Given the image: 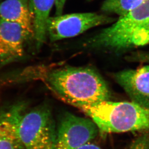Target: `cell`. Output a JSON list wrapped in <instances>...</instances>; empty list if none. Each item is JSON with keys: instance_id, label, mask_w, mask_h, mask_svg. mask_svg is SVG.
Wrapping results in <instances>:
<instances>
[{"instance_id": "cell-2", "label": "cell", "mask_w": 149, "mask_h": 149, "mask_svg": "<svg viewBox=\"0 0 149 149\" xmlns=\"http://www.w3.org/2000/svg\"><path fill=\"white\" fill-rule=\"evenodd\" d=\"M149 44V0L92 37L91 48L120 53Z\"/></svg>"}, {"instance_id": "cell-11", "label": "cell", "mask_w": 149, "mask_h": 149, "mask_svg": "<svg viewBox=\"0 0 149 149\" xmlns=\"http://www.w3.org/2000/svg\"><path fill=\"white\" fill-rule=\"evenodd\" d=\"M56 0H31L34 17V38L37 48L44 44L47 35V23Z\"/></svg>"}, {"instance_id": "cell-7", "label": "cell", "mask_w": 149, "mask_h": 149, "mask_svg": "<svg viewBox=\"0 0 149 149\" xmlns=\"http://www.w3.org/2000/svg\"><path fill=\"white\" fill-rule=\"evenodd\" d=\"M32 37L21 24L0 18V65L22 58L26 42Z\"/></svg>"}, {"instance_id": "cell-1", "label": "cell", "mask_w": 149, "mask_h": 149, "mask_svg": "<svg viewBox=\"0 0 149 149\" xmlns=\"http://www.w3.org/2000/svg\"><path fill=\"white\" fill-rule=\"evenodd\" d=\"M38 76L55 96L80 110L111 98L107 83L91 68L62 66L43 71Z\"/></svg>"}, {"instance_id": "cell-9", "label": "cell", "mask_w": 149, "mask_h": 149, "mask_svg": "<svg viewBox=\"0 0 149 149\" xmlns=\"http://www.w3.org/2000/svg\"><path fill=\"white\" fill-rule=\"evenodd\" d=\"M21 103L0 109V149H24L18 131Z\"/></svg>"}, {"instance_id": "cell-4", "label": "cell", "mask_w": 149, "mask_h": 149, "mask_svg": "<svg viewBox=\"0 0 149 149\" xmlns=\"http://www.w3.org/2000/svg\"><path fill=\"white\" fill-rule=\"evenodd\" d=\"M18 131L24 149H55L56 128L48 105L21 103Z\"/></svg>"}, {"instance_id": "cell-8", "label": "cell", "mask_w": 149, "mask_h": 149, "mask_svg": "<svg viewBox=\"0 0 149 149\" xmlns=\"http://www.w3.org/2000/svg\"><path fill=\"white\" fill-rule=\"evenodd\" d=\"M114 79L132 102L149 110V64L119 71Z\"/></svg>"}, {"instance_id": "cell-3", "label": "cell", "mask_w": 149, "mask_h": 149, "mask_svg": "<svg viewBox=\"0 0 149 149\" xmlns=\"http://www.w3.org/2000/svg\"><path fill=\"white\" fill-rule=\"evenodd\" d=\"M81 111L95 122L102 132L149 131V110L133 102H100Z\"/></svg>"}, {"instance_id": "cell-14", "label": "cell", "mask_w": 149, "mask_h": 149, "mask_svg": "<svg viewBox=\"0 0 149 149\" xmlns=\"http://www.w3.org/2000/svg\"><path fill=\"white\" fill-rule=\"evenodd\" d=\"M127 59L132 62H140L149 64V51L133 53L127 57Z\"/></svg>"}, {"instance_id": "cell-13", "label": "cell", "mask_w": 149, "mask_h": 149, "mask_svg": "<svg viewBox=\"0 0 149 149\" xmlns=\"http://www.w3.org/2000/svg\"><path fill=\"white\" fill-rule=\"evenodd\" d=\"M129 149H149V134H143L134 141Z\"/></svg>"}, {"instance_id": "cell-6", "label": "cell", "mask_w": 149, "mask_h": 149, "mask_svg": "<svg viewBox=\"0 0 149 149\" xmlns=\"http://www.w3.org/2000/svg\"><path fill=\"white\" fill-rule=\"evenodd\" d=\"M99 130L92 120L64 113L56 129L55 149H78L94 139Z\"/></svg>"}, {"instance_id": "cell-5", "label": "cell", "mask_w": 149, "mask_h": 149, "mask_svg": "<svg viewBox=\"0 0 149 149\" xmlns=\"http://www.w3.org/2000/svg\"><path fill=\"white\" fill-rule=\"evenodd\" d=\"M114 19L94 13H72L50 17L47 35L51 41L76 37L93 27L113 22Z\"/></svg>"}, {"instance_id": "cell-15", "label": "cell", "mask_w": 149, "mask_h": 149, "mask_svg": "<svg viewBox=\"0 0 149 149\" xmlns=\"http://www.w3.org/2000/svg\"><path fill=\"white\" fill-rule=\"evenodd\" d=\"M67 0H56L55 1V9L56 15H61L62 14L64 7Z\"/></svg>"}, {"instance_id": "cell-10", "label": "cell", "mask_w": 149, "mask_h": 149, "mask_svg": "<svg viewBox=\"0 0 149 149\" xmlns=\"http://www.w3.org/2000/svg\"><path fill=\"white\" fill-rule=\"evenodd\" d=\"M0 18L21 24L34 37L31 0H4L0 2Z\"/></svg>"}, {"instance_id": "cell-12", "label": "cell", "mask_w": 149, "mask_h": 149, "mask_svg": "<svg viewBox=\"0 0 149 149\" xmlns=\"http://www.w3.org/2000/svg\"><path fill=\"white\" fill-rule=\"evenodd\" d=\"M145 0H106L102 6V11L114 13L120 16L136 8L143 3Z\"/></svg>"}, {"instance_id": "cell-16", "label": "cell", "mask_w": 149, "mask_h": 149, "mask_svg": "<svg viewBox=\"0 0 149 149\" xmlns=\"http://www.w3.org/2000/svg\"><path fill=\"white\" fill-rule=\"evenodd\" d=\"M78 149H101V148L94 144L90 143L89 142Z\"/></svg>"}]
</instances>
